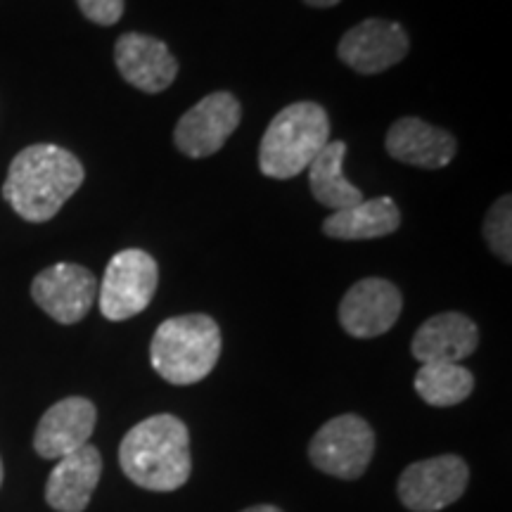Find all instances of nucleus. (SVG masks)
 Here are the masks:
<instances>
[{
	"instance_id": "24",
	"label": "nucleus",
	"mask_w": 512,
	"mask_h": 512,
	"mask_svg": "<svg viewBox=\"0 0 512 512\" xmlns=\"http://www.w3.org/2000/svg\"><path fill=\"white\" fill-rule=\"evenodd\" d=\"M0 484H3V460H0Z\"/></svg>"
},
{
	"instance_id": "17",
	"label": "nucleus",
	"mask_w": 512,
	"mask_h": 512,
	"mask_svg": "<svg viewBox=\"0 0 512 512\" xmlns=\"http://www.w3.org/2000/svg\"><path fill=\"white\" fill-rule=\"evenodd\" d=\"M399 226L401 211L392 197H375L332 211L323 223V233L332 240H377L392 235Z\"/></svg>"
},
{
	"instance_id": "1",
	"label": "nucleus",
	"mask_w": 512,
	"mask_h": 512,
	"mask_svg": "<svg viewBox=\"0 0 512 512\" xmlns=\"http://www.w3.org/2000/svg\"><path fill=\"white\" fill-rule=\"evenodd\" d=\"M86 171L79 157L60 145L24 147L12 159L3 197L29 223H46L81 188Z\"/></svg>"
},
{
	"instance_id": "8",
	"label": "nucleus",
	"mask_w": 512,
	"mask_h": 512,
	"mask_svg": "<svg viewBox=\"0 0 512 512\" xmlns=\"http://www.w3.org/2000/svg\"><path fill=\"white\" fill-rule=\"evenodd\" d=\"M470 470L458 456H437L408 465L399 479V498L413 512H439L465 494Z\"/></svg>"
},
{
	"instance_id": "5",
	"label": "nucleus",
	"mask_w": 512,
	"mask_h": 512,
	"mask_svg": "<svg viewBox=\"0 0 512 512\" xmlns=\"http://www.w3.org/2000/svg\"><path fill=\"white\" fill-rule=\"evenodd\" d=\"M159 285V266L143 249H124L110 259L98 287L100 311L107 320H128L150 306Z\"/></svg>"
},
{
	"instance_id": "11",
	"label": "nucleus",
	"mask_w": 512,
	"mask_h": 512,
	"mask_svg": "<svg viewBox=\"0 0 512 512\" xmlns=\"http://www.w3.org/2000/svg\"><path fill=\"white\" fill-rule=\"evenodd\" d=\"M403 309L399 287L384 278H363L344 294L339 323L351 337L373 339L394 328Z\"/></svg>"
},
{
	"instance_id": "10",
	"label": "nucleus",
	"mask_w": 512,
	"mask_h": 512,
	"mask_svg": "<svg viewBox=\"0 0 512 512\" xmlns=\"http://www.w3.org/2000/svg\"><path fill=\"white\" fill-rule=\"evenodd\" d=\"M411 41L399 22L366 19L351 27L337 46V55L358 74H382L408 55Z\"/></svg>"
},
{
	"instance_id": "19",
	"label": "nucleus",
	"mask_w": 512,
	"mask_h": 512,
	"mask_svg": "<svg viewBox=\"0 0 512 512\" xmlns=\"http://www.w3.org/2000/svg\"><path fill=\"white\" fill-rule=\"evenodd\" d=\"M475 389V377L460 363H422L415 373V392L425 403L448 408L463 403Z\"/></svg>"
},
{
	"instance_id": "23",
	"label": "nucleus",
	"mask_w": 512,
	"mask_h": 512,
	"mask_svg": "<svg viewBox=\"0 0 512 512\" xmlns=\"http://www.w3.org/2000/svg\"><path fill=\"white\" fill-rule=\"evenodd\" d=\"M242 512H283V510L275 508V505H254V508H247Z\"/></svg>"
},
{
	"instance_id": "3",
	"label": "nucleus",
	"mask_w": 512,
	"mask_h": 512,
	"mask_svg": "<svg viewBox=\"0 0 512 512\" xmlns=\"http://www.w3.org/2000/svg\"><path fill=\"white\" fill-rule=\"evenodd\" d=\"M221 356L219 323L207 313L174 316L159 325L150 344L152 368L162 380L188 387L216 368Z\"/></svg>"
},
{
	"instance_id": "18",
	"label": "nucleus",
	"mask_w": 512,
	"mask_h": 512,
	"mask_svg": "<svg viewBox=\"0 0 512 512\" xmlns=\"http://www.w3.org/2000/svg\"><path fill=\"white\" fill-rule=\"evenodd\" d=\"M344 157H347V143L330 140L309 164L311 195L332 211L354 207L366 200L363 192L344 176Z\"/></svg>"
},
{
	"instance_id": "14",
	"label": "nucleus",
	"mask_w": 512,
	"mask_h": 512,
	"mask_svg": "<svg viewBox=\"0 0 512 512\" xmlns=\"http://www.w3.org/2000/svg\"><path fill=\"white\" fill-rule=\"evenodd\" d=\"M384 147L396 162L418 166V169H444L458 150L451 133L418 117L394 121L387 131Z\"/></svg>"
},
{
	"instance_id": "16",
	"label": "nucleus",
	"mask_w": 512,
	"mask_h": 512,
	"mask_svg": "<svg viewBox=\"0 0 512 512\" xmlns=\"http://www.w3.org/2000/svg\"><path fill=\"white\" fill-rule=\"evenodd\" d=\"M479 330L463 313L448 311L432 316L415 332L411 351L420 363H460L475 354Z\"/></svg>"
},
{
	"instance_id": "22",
	"label": "nucleus",
	"mask_w": 512,
	"mask_h": 512,
	"mask_svg": "<svg viewBox=\"0 0 512 512\" xmlns=\"http://www.w3.org/2000/svg\"><path fill=\"white\" fill-rule=\"evenodd\" d=\"M311 8H335V5L342 3V0H304Z\"/></svg>"
},
{
	"instance_id": "12",
	"label": "nucleus",
	"mask_w": 512,
	"mask_h": 512,
	"mask_svg": "<svg viewBox=\"0 0 512 512\" xmlns=\"http://www.w3.org/2000/svg\"><path fill=\"white\" fill-rule=\"evenodd\" d=\"M98 422L95 403L83 396H67L50 406L38 420L34 448L41 458L60 460L88 444Z\"/></svg>"
},
{
	"instance_id": "7",
	"label": "nucleus",
	"mask_w": 512,
	"mask_h": 512,
	"mask_svg": "<svg viewBox=\"0 0 512 512\" xmlns=\"http://www.w3.org/2000/svg\"><path fill=\"white\" fill-rule=\"evenodd\" d=\"M240 119L242 107L233 93H211L183 114L176 124L174 143L185 157H211L233 136Z\"/></svg>"
},
{
	"instance_id": "9",
	"label": "nucleus",
	"mask_w": 512,
	"mask_h": 512,
	"mask_svg": "<svg viewBox=\"0 0 512 512\" xmlns=\"http://www.w3.org/2000/svg\"><path fill=\"white\" fill-rule=\"evenodd\" d=\"M31 297L50 318L62 325H74L88 316L98 299V278L79 264L48 266L31 283Z\"/></svg>"
},
{
	"instance_id": "2",
	"label": "nucleus",
	"mask_w": 512,
	"mask_h": 512,
	"mask_svg": "<svg viewBox=\"0 0 512 512\" xmlns=\"http://www.w3.org/2000/svg\"><path fill=\"white\" fill-rule=\"evenodd\" d=\"M119 465L147 491H176L190 479V432L176 415L162 413L138 422L119 446Z\"/></svg>"
},
{
	"instance_id": "21",
	"label": "nucleus",
	"mask_w": 512,
	"mask_h": 512,
	"mask_svg": "<svg viewBox=\"0 0 512 512\" xmlns=\"http://www.w3.org/2000/svg\"><path fill=\"white\" fill-rule=\"evenodd\" d=\"M81 15L100 27H112L124 15L126 0H76Z\"/></svg>"
},
{
	"instance_id": "20",
	"label": "nucleus",
	"mask_w": 512,
	"mask_h": 512,
	"mask_svg": "<svg viewBox=\"0 0 512 512\" xmlns=\"http://www.w3.org/2000/svg\"><path fill=\"white\" fill-rule=\"evenodd\" d=\"M484 240L503 264L512 261V200L510 195L498 197L494 207L486 211L484 226H482Z\"/></svg>"
},
{
	"instance_id": "15",
	"label": "nucleus",
	"mask_w": 512,
	"mask_h": 512,
	"mask_svg": "<svg viewBox=\"0 0 512 512\" xmlns=\"http://www.w3.org/2000/svg\"><path fill=\"white\" fill-rule=\"evenodd\" d=\"M102 475L100 451L86 444L57 460L46 484V501L57 512H83Z\"/></svg>"
},
{
	"instance_id": "6",
	"label": "nucleus",
	"mask_w": 512,
	"mask_h": 512,
	"mask_svg": "<svg viewBox=\"0 0 512 512\" xmlns=\"http://www.w3.org/2000/svg\"><path fill=\"white\" fill-rule=\"evenodd\" d=\"M375 453V434L358 415H339L320 427L309 446L311 463L325 475L358 479Z\"/></svg>"
},
{
	"instance_id": "4",
	"label": "nucleus",
	"mask_w": 512,
	"mask_h": 512,
	"mask_svg": "<svg viewBox=\"0 0 512 512\" xmlns=\"http://www.w3.org/2000/svg\"><path fill=\"white\" fill-rule=\"evenodd\" d=\"M330 143V117L318 102H292L275 114L259 147L261 174L275 181L299 176Z\"/></svg>"
},
{
	"instance_id": "13",
	"label": "nucleus",
	"mask_w": 512,
	"mask_h": 512,
	"mask_svg": "<svg viewBox=\"0 0 512 512\" xmlns=\"http://www.w3.org/2000/svg\"><path fill=\"white\" fill-rule=\"evenodd\" d=\"M114 62L121 79L150 95L166 91L178 74V62L169 46L155 36L138 34V31L119 36L114 46Z\"/></svg>"
}]
</instances>
